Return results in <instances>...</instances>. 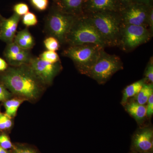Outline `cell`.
<instances>
[{
  "label": "cell",
  "mask_w": 153,
  "mask_h": 153,
  "mask_svg": "<svg viewBox=\"0 0 153 153\" xmlns=\"http://www.w3.org/2000/svg\"><path fill=\"white\" fill-rule=\"evenodd\" d=\"M60 43L57 38L50 36L44 41V44L47 50L55 51L58 50L60 47Z\"/></svg>",
  "instance_id": "44dd1931"
},
{
  "label": "cell",
  "mask_w": 153,
  "mask_h": 153,
  "mask_svg": "<svg viewBox=\"0 0 153 153\" xmlns=\"http://www.w3.org/2000/svg\"><path fill=\"white\" fill-rule=\"evenodd\" d=\"M28 64L33 74L44 85L52 84L62 68L60 61L51 63L41 60L39 57H32Z\"/></svg>",
  "instance_id": "ba28073f"
},
{
  "label": "cell",
  "mask_w": 153,
  "mask_h": 153,
  "mask_svg": "<svg viewBox=\"0 0 153 153\" xmlns=\"http://www.w3.org/2000/svg\"><path fill=\"white\" fill-rule=\"evenodd\" d=\"M25 100L22 98H14L9 99L4 102V107L5 109V114L11 118L15 117L18 108Z\"/></svg>",
  "instance_id": "ac0fdd59"
},
{
  "label": "cell",
  "mask_w": 153,
  "mask_h": 153,
  "mask_svg": "<svg viewBox=\"0 0 153 153\" xmlns=\"http://www.w3.org/2000/svg\"><path fill=\"white\" fill-rule=\"evenodd\" d=\"M104 48L95 44L69 46L63 55L73 61L81 74L87 75Z\"/></svg>",
  "instance_id": "277c9868"
},
{
  "label": "cell",
  "mask_w": 153,
  "mask_h": 153,
  "mask_svg": "<svg viewBox=\"0 0 153 153\" xmlns=\"http://www.w3.org/2000/svg\"><path fill=\"white\" fill-rule=\"evenodd\" d=\"M123 68V63L120 57L108 54L103 50L86 76L96 80L99 84H103L115 73Z\"/></svg>",
  "instance_id": "5b68a950"
},
{
  "label": "cell",
  "mask_w": 153,
  "mask_h": 153,
  "mask_svg": "<svg viewBox=\"0 0 153 153\" xmlns=\"http://www.w3.org/2000/svg\"><path fill=\"white\" fill-rule=\"evenodd\" d=\"M65 43L69 46L95 44L108 47L101 34L86 15L76 18L66 37Z\"/></svg>",
  "instance_id": "7a4b0ae2"
},
{
  "label": "cell",
  "mask_w": 153,
  "mask_h": 153,
  "mask_svg": "<svg viewBox=\"0 0 153 153\" xmlns=\"http://www.w3.org/2000/svg\"><path fill=\"white\" fill-rule=\"evenodd\" d=\"M134 152L137 153L152 152L153 148V131L151 128H144L134 135L132 142Z\"/></svg>",
  "instance_id": "30bf717a"
},
{
  "label": "cell",
  "mask_w": 153,
  "mask_h": 153,
  "mask_svg": "<svg viewBox=\"0 0 153 153\" xmlns=\"http://www.w3.org/2000/svg\"><path fill=\"white\" fill-rule=\"evenodd\" d=\"M0 153H10V152L0 147Z\"/></svg>",
  "instance_id": "d590c367"
},
{
  "label": "cell",
  "mask_w": 153,
  "mask_h": 153,
  "mask_svg": "<svg viewBox=\"0 0 153 153\" xmlns=\"http://www.w3.org/2000/svg\"><path fill=\"white\" fill-rule=\"evenodd\" d=\"M0 82L11 93L25 100L38 98L44 86L33 74L28 64L8 67L0 73Z\"/></svg>",
  "instance_id": "6da1fadb"
},
{
  "label": "cell",
  "mask_w": 153,
  "mask_h": 153,
  "mask_svg": "<svg viewBox=\"0 0 153 153\" xmlns=\"http://www.w3.org/2000/svg\"><path fill=\"white\" fill-rule=\"evenodd\" d=\"M147 25L149 29L152 33L153 31V9L152 6H151L148 13L147 18Z\"/></svg>",
  "instance_id": "f546056e"
},
{
  "label": "cell",
  "mask_w": 153,
  "mask_h": 153,
  "mask_svg": "<svg viewBox=\"0 0 153 153\" xmlns=\"http://www.w3.org/2000/svg\"><path fill=\"white\" fill-rule=\"evenodd\" d=\"M57 8L76 16H82L87 0H56Z\"/></svg>",
  "instance_id": "4fadbf2b"
},
{
  "label": "cell",
  "mask_w": 153,
  "mask_h": 153,
  "mask_svg": "<svg viewBox=\"0 0 153 153\" xmlns=\"http://www.w3.org/2000/svg\"><path fill=\"white\" fill-rule=\"evenodd\" d=\"M151 6L133 2L126 6L120 12L123 24L148 27V16Z\"/></svg>",
  "instance_id": "9c48e42d"
},
{
  "label": "cell",
  "mask_w": 153,
  "mask_h": 153,
  "mask_svg": "<svg viewBox=\"0 0 153 153\" xmlns=\"http://www.w3.org/2000/svg\"><path fill=\"white\" fill-rule=\"evenodd\" d=\"M0 34H1V27H0Z\"/></svg>",
  "instance_id": "f35d334b"
},
{
  "label": "cell",
  "mask_w": 153,
  "mask_h": 153,
  "mask_svg": "<svg viewBox=\"0 0 153 153\" xmlns=\"http://www.w3.org/2000/svg\"><path fill=\"white\" fill-rule=\"evenodd\" d=\"M12 94L2 83L0 82V102H4L10 98Z\"/></svg>",
  "instance_id": "83f0119b"
},
{
  "label": "cell",
  "mask_w": 153,
  "mask_h": 153,
  "mask_svg": "<svg viewBox=\"0 0 153 153\" xmlns=\"http://www.w3.org/2000/svg\"><path fill=\"white\" fill-rule=\"evenodd\" d=\"M108 47L119 45L123 23L120 12H102L86 15Z\"/></svg>",
  "instance_id": "3957f363"
},
{
  "label": "cell",
  "mask_w": 153,
  "mask_h": 153,
  "mask_svg": "<svg viewBox=\"0 0 153 153\" xmlns=\"http://www.w3.org/2000/svg\"><path fill=\"white\" fill-rule=\"evenodd\" d=\"M13 42L25 50H30L32 49L35 44L34 38L27 28L18 32L16 34Z\"/></svg>",
  "instance_id": "9a60e30c"
},
{
  "label": "cell",
  "mask_w": 153,
  "mask_h": 153,
  "mask_svg": "<svg viewBox=\"0 0 153 153\" xmlns=\"http://www.w3.org/2000/svg\"><path fill=\"white\" fill-rule=\"evenodd\" d=\"M145 78L146 83H153V63L152 57L149 61L145 71Z\"/></svg>",
  "instance_id": "cb8c5ba5"
},
{
  "label": "cell",
  "mask_w": 153,
  "mask_h": 153,
  "mask_svg": "<svg viewBox=\"0 0 153 153\" xmlns=\"http://www.w3.org/2000/svg\"><path fill=\"white\" fill-rule=\"evenodd\" d=\"M6 129L4 114L0 113V130L4 131Z\"/></svg>",
  "instance_id": "d6a6232c"
},
{
  "label": "cell",
  "mask_w": 153,
  "mask_h": 153,
  "mask_svg": "<svg viewBox=\"0 0 153 153\" xmlns=\"http://www.w3.org/2000/svg\"><path fill=\"white\" fill-rule=\"evenodd\" d=\"M10 153H39L34 148L24 145L18 144L13 146Z\"/></svg>",
  "instance_id": "603a6c76"
},
{
  "label": "cell",
  "mask_w": 153,
  "mask_h": 153,
  "mask_svg": "<svg viewBox=\"0 0 153 153\" xmlns=\"http://www.w3.org/2000/svg\"><path fill=\"white\" fill-rule=\"evenodd\" d=\"M13 10L15 13L22 16L29 12V8L27 5L25 3H18L14 5Z\"/></svg>",
  "instance_id": "d4e9b609"
},
{
  "label": "cell",
  "mask_w": 153,
  "mask_h": 153,
  "mask_svg": "<svg viewBox=\"0 0 153 153\" xmlns=\"http://www.w3.org/2000/svg\"><path fill=\"white\" fill-rule=\"evenodd\" d=\"M152 35L145 26L123 24L119 45L124 51H131L148 42Z\"/></svg>",
  "instance_id": "52a82bcc"
},
{
  "label": "cell",
  "mask_w": 153,
  "mask_h": 153,
  "mask_svg": "<svg viewBox=\"0 0 153 153\" xmlns=\"http://www.w3.org/2000/svg\"><path fill=\"white\" fill-rule=\"evenodd\" d=\"M153 94V83H145L136 97L137 102L144 105L146 103L149 98Z\"/></svg>",
  "instance_id": "d6986e66"
},
{
  "label": "cell",
  "mask_w": 153,
  "mask_h": 153,
  "mask_svg": "<svg viewBox=\"0 0 153 153\" xmlns=\"http://www.w3.org/2000/svg\"><path fill=\"white\" fill-rule=\"evenodd\" d=\"M120 10L117 0H87L83 11L89 15L102 12H120Z\"/></svg>",
  "instance_id": "7c38bea8"
},
{
  "label": "cell",
  "mask_w": 153,
  "mask_h": 153,
  "mask_svg": "<svg viewBox=\"0 0 153 153\" xmlns=\"http://www.w3.org/2000/svg\"><path fill=\"white\" fill-rule=\"evenodd\" d=\"M22 22L26 27H29L37 25L38 21L35 14L29 12L23 16Z\"/></svg>",
  "instance_id": "7402d4cb"
},
{
  "label": "cell",
  "mask_w": 153,
  "mask_h": 153,
  "mask_svg": "<svg viewBox=\"0 0 153 153\" xmlns=\"http://www.w3.org/2000/svg\"><path fill=\"white\" fill-rule=\"evenodd\" d=\"M145 83L146 81L143 78L126 86L124 89L121 104L125 105L129 98L137 95Z\"/></svg>",
  "instance_id": "e0dca14e"
},
{
  "label": "cell",
  "mask_w": 153,
  "mask_h": 153,
  "mask_svg": "<svg viewBox=\"0 0 153 153\" xmlns=\"http://www.w3.org/2000/svg\"><path fill=\"white\" fill-rule=\"evenodd\" d=\"M4 117L5 122L6 129L10 128L13 125V122L11 119L12 118L5 113L4 114Z\"/></svg>",
  "instance_id": "4dcf8cb0"
},
{
  "label": "cell",
  "mask_w": 153,
  "mask_h": 153,
  "mask_svg": "<svg viewBox=\"0 0 153 153\" xmlns=\"http://www.w3.org/2000/svg\"><path fill=\"white\" fill-rule=\"evenodd\" d=\"M4 17L2 16L1 15V14H0V21H1V20H3V19H4Z\"/></svg>",
  "instance_id": "8d00e7d4"
},
{
  "label": "cell",
  "mask_w": 153,
  "mask_h": 153,
  "mask_svg": "<svg viewBox=\"0 0 153 153\" xmlns=\"http://www.w3.org/2000/svg\"><path fill=\"white\" fill-rule=\"evenodd\" d=\"M152 0H132V2L142 4L148 6H152Z\"/></svg>",
  "instance_id": "836d02e7"
},
{
  "label": "cell",
  "mask_w": 153,
  "mask_h": 153,
  "mask_svg": "<svg viewBox=\"0 0 153 153\" xmlns=\"http://www.w3.org/2000/svg\"><path fill=\"white\" fill-rule=\"evenodd\" d=\"M21 16L14 13L8 19L0 21V40L7 44L13 42Z\"/></svg>",
  "instance_id": "8fae6325"
},
{
  "label": "cell",
  "mask_w": 153,
  "mask_h": 153,
  "mask_svg": "<svg viewBox=\"0 0 153 153\" xmlns=\"http://www.w3.org/2000/svg\"><path fill=\"white\" fill-rule=\"evenodd\" d=\"M77 17L55 9L47 17L46 30L49 35L63 44Z\"/></svg>",
  "instance_id": "8992f818"
},
{
  "label": "cell",
  "mask_w": 153,
  "mask_h": 153,
  "mask_svg": "<svg viewBox=\"0 0 153 153\" xmlns=\"http://www.w3.org/2000/svg\"><path fill=\"white\" fill-rule=\"evenodd\" d=\"M32 5L39 11L45 10L48 7L49 0H30Z\"/></svg>",
  "instance_id": "4316f807"
},
{
  "label": "cell",
  "mask_w": 153,
  "mask_h": 153,
  "mask_svg": "<svg viewBox=\"0 0 153 153\" xmlns=\"http://www.w3.org/2000/svg\"><path fill=\"white\" fill-rule=\"evenodd\" d=\"M152 153V152H145V153Z\"/></svg>",
  "instance_id": "74e56055"
},
{
  "label": "cell",
  "mask_w": 153,
  "mask_h": 153,
  "mask_svg": "<svg viewBox=\"0 0 153 153\" xmlns=\"http://www.w3.org/2000/svg\"><path fill=\"white\" fill-rule=\"evenodd\" d=\"M39 57L41 60L51 63H57L60 61L59 55L55 51H45L40 55Z\"/></svg>",
  "instance_id": "ffe728a7"
},
{
  "label": "cell",
  "mask_w": 153,
  "mask_h": 153,
  "mask_svg": "<svg viewBox=\"0 0 153 153\" xmlns=\"http://www.w3.org/2000/svg\"><path fill=\"white\" fill-rule=\"evenodd\" d=\"M0 147L7 150L13 147L9 137L6 134H0Z\"/></svg>",
  "instance_id": "484cf974"
},
{
  "label": "cell",
  "mask_w": 153,
  "mask_h": 153,
  "mask_svg": "<svg viewBox=\"0 0 153 153\" xmlns=\"http://www.w3.org/2000/svg\"><path fill=\"white\" fill-rule=\"evenodd\" d=\"M126 110L129 114L137 121L138 123H141L146 114V107L144 105L139 104L137 102L126 103Z\"/></svg>",
  "instance_id": "2e32d148"
},
{
  "label": "cell",
  "mask_w": 153,
  "mask_h": 153,
  "mask_svg": "<svg viewBox=\"0 0 153 153\" xmlns=\"http://www.w3.org/2000/svg\"><path fill=\"white\" fill-rule=\"evenodd\" d=\"M132 153H137L135 152H133Z\"/></svg>",
  "instance_id": "ab89813d"
},
{
  "label": "cell",
  "mask_w": 153,
  "mask_h": 153,
  "mask_svg": "<svg viewBox=\"0 0 153 153\" xmlns=\"http://www.w3.org/2000/svg\"><path fill=\"white\" fill-rule=\"evenodd\" d=\"M8 67V64L5 60L0 57V71H5Z\"/></svg>",
  "instance_id": "1f68e13d"
},
{
  "label": "cell",
  "mask_w": 153,
  "mask_h": 153,
  "mask_svg": "<svg viewBox=\"0 0 153 153\" xmlns=\"http://www.w3.org/2000/svg\"><path fill=\"white\" fill-rule=\"evenodd\" d=\"M55 1H56V0H55Z\"/></svg>",
  "instance_id": "60d3db41"
},
{
  "label": "cell",
  "mask_w": 153,
  "mask_h": 153,
  "mask_svg": "<svg viewBox=\"0 0 153 153\" xmlns=\"http://www.w3.org/2000/svg\"><path fill=\"white\" fill-rule=\"evenodd\" d=\"M117 1L120 5L121 10L132 3V0H117Z\"/></svg>",
  "instance_id": "e575fe53"
},
{
  "label": "cell",
  "mask_w": 153,
  "mask_h": 153,
  "mask_svg": "<svg viewBox=\"0 0 153 153\" xmlns=\"http://www.w3.org/2000/svg\"><path fill=\"white\" fill-rule=\"evenodd\" d=\"M4 56L12 66H19L28 64L32 57L28 50L21 49L10 53H5Z\"/></svg>",
  "instance_id": "5bb4252c"
},
{
  "label": "cell",
  "mask_w": 153,
  "mask_h": 153,
  "mask_svg": "<svg viewBox=\"0 0 153 153\" xmlns=\"http://www.w3.org/2000/svg\"><path fill=\"white\" fill-rule=\"evenodd\" d=\"M147 106L146 107V117L150 118L153 114V94L151 96L147 102Z\"/></svg>",
  "instance_id": "f1b7e54d"
}]
</instances>
